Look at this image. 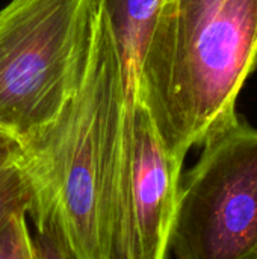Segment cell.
<instances>
[{
	"mask_svg": "<svg viewBox=\"0 0 257 259\" xmlns=\"http://www.w3.org/2000/svg\"><path fill=\"white\" fill-rule=\"evenodd\" d=\"M97 6L80 90L45 131L21 146L32 190L27 214L36 231L58 234L68 259H109L111 250L126 88L106 14Z\"/></svg>",
	"mask_w": 257,
	"mask_h": 259,
	"instance_id": "6da1fadb",
	"label": "cell"
},
{
	"mask_svg": "<svg viewBox=\"0 0 257 259\" xmlns=\"http://www.w3.org/2000/svg\"><path fill=\"white\" fill-rule=\"evenodd\" d=\"M257 64V0H162L133 94L167 149L183 162L236 115Z\"/></svg>",
	"mask_w": 257,
	"mask_h": 259,
	"instance_id": "7a4b0ae2",
	"label": "cell"
},
{
	"mask_svg": "<svg viewBox=\"0 0 257 259\" xmlns=\"http://www.w3.org/2000/svg\"><path fill=\"white\" fill-rule=\"evenodd\" d=\"M97 0H9L0 9V131L24 146L77 94Z\"/></svg>",
	"mask_w": 257,
	"mask_h": 259,
	"instance_id": "3957f363",
	"label": "cell"
},
{
	"mask_svg": "<svg viewBox=\"0 0 257 259\" xmlns=\"http://www.w3.org/2000/svg\"><path fill=\"white\" fill-rule=\"evenodd\" d=\"M201 146L180 181L170 252L176 259H257V129L236 114Z\"/></svg>",
	"mask_w": 257,
	"mask_h": 259,
	"instance_id": "277c9868",
	"label": "cell"
},
{
	"mask_svg": "<svg viewBox=\"0 0 257 259\" xmlns=\"http://www.w3.org/2000/svg\"><path fill=\"white\" fill-rule=\"evenodd\" d=\"M182 167L141 102L126 94L109 259H170Z\"/></svg>",
	"mask_w": 257,
	"mask_h": 259,
	"instance_id": "5b68a950",
	"label": "cell"
},
{
	"mask_svg": "<svg viewBox=\"0 0 257 259\" xmlns=\"http://www.w3.org/2000/svg\"><path fill=\"white\" fill-rule=\"evenodd\" d=\"M162 0H97L103 8L123 68L126 94L133 93L139 64Z\"/></svg>",
	"mask_w": 257,
	"mask_h": 259,
	"instance_id": "8992f818",
	"label": "cell"
},
{
	"mask_svg": "<svg viewBox=\"0 0 257 259\" xmlns=\"http://www.w3.org/2000/svg\"><path fill=\"white\" fill-rule=\"evenodd\" d=\"M30 194V182L21 155L20 159L0 168V229L11 215L27 214Z\"/></svg>",
	"mask_w": 257,
	"mask_h": 259,
	"instance_id": "52a82bcc",
	"label": "cell"
},
{
	"mask_svg": "<svg viewBox=\"0 0 257 259\" xmlns=\"http://www.w3.org/2000/svg\"><path fill=\"white\" fill-rule=\"evenodd\" d=\"M0 259H36L26 212L11 215L0 229Z\"/></svg>",
	"mask_w": 257,
	"mask_h": 259,
	"instance_id": "ba28073f",
	"label": "cell"
},
{
	"mask_svg": "<svg viewBox=\"0 0 257 259\" xmlns=\"http://www.w3.org/2000/svg\"><path fill=\"white\" fill-rule=\"evenodd\" d=\"M32 240L36 259H68L53 229H39Z\"/></svg>",
	"mask_w": 257,
	"mask_h": 259,
	"instance_id": "9c48e42d",
	"label": "cell"
},
{
	"mask_svg": "<svg viewBox=\"0 0 257 259\" xmlns=\"http://www.w3.org/2000/svg\"><path fill=\"white\" fill-rule=\"evenodd\" d=\"M21 155H23L21 146L14 138H11L3 131H0V168L20 159Z\"/></svg>",
	"mask_w": 257,
	"mask_h": 259,
	"instance_id": "30bf717a",
	"label": "cell"
}]
</instances>
